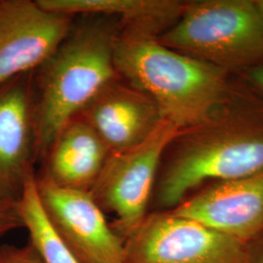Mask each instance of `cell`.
I'll list each match as a JSON object with an SVG mask.
<instances>
[{
    "mask_svg": "<svg viewBox=\"0 0 263 263\" xmlns=\"http://www.w3.org/2000/svg\"><path fill=\"white\" fill-rule=\"evenodd\" d=\"M87 16L40 66L35 101L36 157L46 158L66 124L104 87L120 77L114 65V45L121 30L118 21Z\"/></svg>",
    "mask_w": 263,
    "mask_h": 263,
    "instance_id": "1",
    "label": "cell"
},
{
    "mask_svg": "<svg viewBox=\"0 0 263 263\" xmlns=\"http://www.w3.org/2000/svg\"><path fill=\"white\" fill-rule=\"evenodd\" d=\"M118 76L146 95L162 120L179 131L209 120L224 93V69L163 45L155 38L119 33L114 45Z\"/></svg>",
    "mask_w": 263,
    "mask_h": 263,
    "instance_id": "2",
    "label": "cell"
},
{
    "mask_svg": "<svg viewBox=\"0 0 263 263\" xmlns=\"http://www.w3.org/2000/svg\"><path fill=\"white\" fill-rule=\"evenodd\" d=\"M158 40L223 69L248 65L263 59V15L251 1H194Z\"/></svg>",
    "mask_w": 263,
    "mask_h": 263,
    "instance_id": "3",
    "label": "cell"
},
{
    "mask_svg": "<svg viewBox=\"0 0 263 263\" xmlns=\"http://www.w3.org/2000/svg\"><path fill=\"white\" fill-rule=\"evenodd\" d=\"M157 177L156 212L172 211L206 181L240 179L263 170V133L228 132L179 143Z\"/></svg>",
    "mask_w": 263,
    "mask_h": 263,
    "instance_id": "4",
    "label": "cell"
},
{
    "mask_svg": "<svg viewBox=\"0 0 263 263\" xmlns=\"http://www.w3.org/2000/svg\"><path fill=\"white\" fill-rule=\"evenodd\" d=\"M179 134L175 125L161 120L139 145L110 153L90 190L104 213L115 216L110 226L123 241L147 216L163 154Z\"/></svg>",
    "mask_w": 263,
    "mask_h": 263,
    "instance_id": "5",
    "label": "cell"
},
{
    "mask_svg": "<svg viewBox=\"0 0 263 263\" xmlns=\"http://www.w3.org/2000/svg\"><path fill=\"white\" fill-rule=\"evenodd\" d=\"M124 251L126 263H248L251 242L166 211L147 214Z\"/></svg>",
    "mask_w": 263,
    "mask_h": 263,
    "instance_id": "6",
    "label": "cell"
},
{
    "mask_svg": "<svg viewBox=\"0 0 263 263\" xmlns=\"http://www.w3.org/2000/svg\"><path fill=\"white\" fill-rule=\"evenodd\" d=\"M38 194L57 235L79 263H126L124 241L90 192L36 177Z\"/></svg>",
    "mask_w": 263,
    "mask_h": 263,
    "instance_id": "7",
    "label": "cell"
},
{
    "mask_svg": "<svg viewBox=\"0 0 263 263\" xmlns=\"http://www.w3.org/2000/svg\"><path fill=\"white\" fill-rule=\"evenodd\" d=\"M74 17L36 1H0V86L40 67L65 41Z\"/></svg>",
    "mask_w": 263,
    "mask_h": 263,
    "instance_id": "8",
    "label": "cell"
},
{
    "mask_svg": "<svg viewBox=\"0 0 263 263\" xmlns=\"http://www.w3.org/2000/svg\"><path fill=\"white\" fill-rule=\"evenodd\" d=\"M171 212L250 243L263 234V170L215 182Z\"/></svg>",
    "mask_w": 263,
    "mask_h": 263,
    "instance_id": "9",
    "label": "cell"
},
{
    "mask_svg": "<svg viewBox=\"0 0 263 263\" xmlns=\"http://www.w3.org/2000/svg\"><path fill=\"white\" fill-rule=\"evenodd\" d=\"M28 73L0 86V188L20 198L34 175L35 99Z\"/></svg>",
    "mask_w": 263,
    "mask_h": 263,
    "instance_id": "10",
    "label": "cell"
},
{
    "mask_svg": "<svg viewBox=\"0 0 263 263\" xmlns=\"http://www.w3.org/2000/svg\"><path fill=\"white\" fill-rule=\"evenodd\" d=\"M110 153L131 149L144 141L162 118L145 94L121 77L104 87L79 113Z\"/></svg>",
    "mask_w": 263,
    "mask_h": 263,
    "instance_id": "11",
    "label": "cell"
},
{
    "mask_svg": "<svg viewBox=\"0 0 263 263\" xmlns=\"http://www.w3.org/2000/svg\"><path fill=\"white\" fill-rule=\"evenodd\" d=\"M109 155L94 129L76 116L53 142L44 177L61 187L90 192Z\"/></svg>",
    "mask_w": 263,
    "mask_h": 263,
    "instance_id": "12",
    "label": "cell"
},
{
    "mask_svg": "<svg viewBox=\"0 0 263 263\" xmlns=\"http://www.w3.org/2000/svg\"><path fill=\"white\" fill-rule=\"evenodd\" d=\"M48 10L76 16L97 15L118 21L121 33L158 38L181 16L184 4L172 0H37Z\"/></svg>",
    "mask_w": 263,
    "mask_h": 263,
    "instance_id": "13",
    "label": "cell"
},
{
    "mask_svg": "<svg viewBox=\"0 0 263 263\" xmlns=\"http://www.w3.org/2000/svg\"><path fill=\"white\" fill-rule=\"evenodd\" d=\"M19 209L29 241L44 263H79L62 242L48 220L40 202L35 174L25 181L19 198Z\"/></svg>",
    "mask_w": 263,
    "mask_h": 263,
    "instance_id": "14",
    "label": "cell"
},
{
    "mask_svg": "<svg viewBox=\"0 0 263 263\" xmlns=\"http://www.w3.org/2000/svg\"><path fill=\"white\" fill-rule=\"evenodd\" d=\"M18 228H25L20 213L19 198L0 191V237Z\"/></svg>",
    "mask_w": 263,
    "mask_h": 263,
    "instance_id": "15",
    "label": "cell"
},
{
    "mask_svg": "<svg viewBox=\"0 0 263 263\" xmlns=\"http://www.w3.org/2000/svg\"><path fill=\"white\" fill-rule=\"evenodd\" d=\"M0 263H44L36 248L28 240L24 246L0 245Z\"/></svg>",
    "mask_w": 263,
    "mask_h": 263,
    "instance_id": "16",
    "label": "cell"
},
{
    "mask_svg": "<svg viewBox=\"0 0 263 263\" xmlns=\"http://www.w3.org/2000/svg\"><path fill=\"white\" fill-rule=\"evenodd\" d=\"M248 263H263V237L259 236L251 242L250 258Z\"/></svg>",
    "mask_w": 263,
    "mask_h": 263,
    "instance_id": "17",
    "label": "cell"
},
{
    "mask_svg": "<svg viewBox=\"0 0 263 263\" xmlns=\"http://www.w3.org/2000/svg\"><path fill=\"white\" fill-rule=\"evenodd\" d=\"M253 77H254V81L263 88V66L254 69L253 71Z\"/></svg>",
    "mask_w": 263,
    "mask_h": 263,
    "instance_id": "18",
    "label": "cell"
},
{
    "mask_svg": "<svg viewBox=\"0 0 263 263\" xmlns=\"http://www.w3.org/2000/svg\"><path fill=\"white\" fill-rule=\"evenodd\" d=\"M255 5H256V7L259 10V12L263 15V0L256 1V2H255Z\"/></svg>",
    "mask_w": 263,
    "mask_h": 263,
    "instance_id": "19",
    "label": "cell"
},
{
    "mask_svg": "<svg viewBox=\"0 0 263 263\" xmlns=\"http://www.w3.org/2000/svg\"><path fill=\"white\" fill-rule=\"evenodd\" d=\"M0 191H2V192H4V193H7V192H5V191H4V190H3V189H1V188H0ZM7 194H8V193H7ZM10 195V194H9Z\"/></svg>",
    "mask_w": 263,
    "mask_h": 263,
    "instance_id": "20",
    "label": "cell"
}]
</instances>
